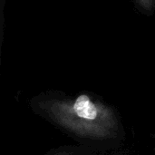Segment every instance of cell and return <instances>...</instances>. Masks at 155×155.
<instances>
[{
    "instance_id": "1",
    "label": "cell",
    "mask_w": 155,
    "mask_h": 155,
    "mask_svg": "<svg viewBox=\"0 0 155 155\" xmlns=\"http://www.w3.org/2000/svg\"><path fill=\"white\" fill-rule=\"evenodd\" d=\"M40 107L55 124L79 137L105 141L119 134L120 121L114 108L89 94L45 100Z\"/></svg>"
},
{
    "instance_id": "2",
    "label": "cell",
    "mask_w": 155,
    "mask_h": 155,
    "mask_svg": "<svg viewBox=\"0 0 155 155\" xmlns=\"http://www.w3.org/2000/svg\"><path fill=\"white\" fill-rule=\"evenodd\" d=\"M134 2L146 13H152L155 10V0H134Z\"/></svg>"
}]
</instances>
